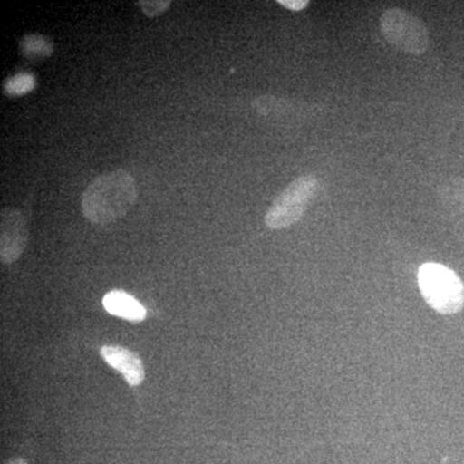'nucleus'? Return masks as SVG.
Segmentation results:
<instances>
[{
  "label": "nucleus",
  "mask_w": 464,
  "mask_h": 464,
  "mask_svg": "<svg viewBox=\"0 0 464 464\" xmlns=\"http://www.w3.org/2000/svg\"><path fill=\"white\" fill-rule=\"evenodd\" d=\"M137 200L136 181L127 170L96 177L82 195L83 216L91 224L106 226L123 218Z\"/></svg>",
  "instance_id": "obj_1"
},
{
  "label": "nucleus",
  "mask_w": 464,
  "mask_h": 464,
  "mask_svg": "<svg viewBox=\"0 0 464 464\" xmlns=\"http://www.w3.org/2000/svg\"><path fill=\"white\" fill-rule=\"evenodd\" d=\"M418 283L427 304L441 315H453L462 310L464 285L450 268L424 264L418 271Z\"/></svg>",
  "instance_id": "obj_2"
},
{
  "label": "nucleus",
  "mask_w": 464,
  "mask_h": 464,
  "mask_svg": "<svg viewBox=\"0 0 464 464\" xmlns=\"http://www.w3.org/2000/svg\"><path fill=\"white\" fill-rule=\"evenodd\" d=\"M319 191V179L313 174L298 177L289 183L273 201L265 215V224L271 230H283L304 217Z\"/></svg>",
  "instance_id": "obj_3"
},
{
  "label": "nucleus",
  "mask_w": 464,
  "mask_h": 464,
  "mask_svg": "<svg viewBox=\"0 0 464 464\" xmlns=\"http://www.w3.org/2000/svg\"><path fill=\"white\" fill-rule=\"evenodd\" d=\"M381 33L387 42L404 53L420 56L430 47V33L420 18L405 9L392 7L383 12Z\"/></svg>",
  "instance_id": "obj_4"
},
{
  "label": "nucleus",
  "mask_w": 464,
  "mask_h": 464,
  "mask_svg": "<svg viewBox=\"0 0 464 464\" xmlns=\"http://www.w3.org/2000/svg\"><path fill=\"white\" fill-rule=\"evenodd\" d=\"M29 228L25 215L16 208H5L0 213V261L12 265L25 252Z\"/></svg>",
  "instance_id": "obj_5"
},
{
  "label": "nucleus",
  "mask_w": 464,
  "mask_h": 464,
  "mask_svg": "<svg viewBox=\"0 0 464 464\" xmlns=\"http://www.w3.org/2000/svg\"><path fill=\"white\" fill-rule=\"evenodd\" d=\"M100 353L111 368L123 375L130 386H140L145 380L141 357L133 351L121 346H103Z\"/></svg>",
  "instance_id": "obj_6"
},
{
  "label": "nucleus",
  "mask_w": 464,
  "mask_h": 464,
  "mask_svg": "<svg viewBox=\"0 0 464 464\" xmlns=\"http://www.w3.org/2000/svg\"><path fill=\"white\" fill-rule=\"evenodd\" d=\"M103 307L111 315L130 320V322H142L146 317V310L139 301L123 290H112L102 299Z\"/></svg>",
  "instance_id": "obj_7"
},
{
  "label": "nucleus",
  "mask_w": 464,
  "mask_h": 464,
  "mask_svg": "<svg viewBox=\"0 0 464 464\" xmlns=\"http://www.w3.org/2000/svg\"><path fill=\"white\" fill-rule=\"evenodd\" d=\"M54 44L48 36L42 34H29L20 42V52L30 61H41L53 53Z\"/></svg>",
  "instance_id": "obj_8"
},
{
  "label": "nucleus",
  "mask_w": 464,
  "mask_h": 464,
  "mask_svg": "<svg viewBox=\"0 0 464 464\" xmlns=\"http://www.w3.org/2000/svg\"><path fill=\"white\" fill-rule=\"evenodd\" d=\"M36 87V79L32 72H17L9 76L5 83V93L12 97L25 96Z\"/></svg>",
  "instance_id": "obj_9"
},
{
  "label": "nucleus",
  "mask_w": 464,
  "mask_h": 464,
  "mask_svg": "<svg viewBox=\"0 0 464 464\" xmlns=\"http://www.w3.org/2000/svg\"><path fill=\"white\" fill-rule=\"evenodd\" d=\"M440 194L444 203L464 209V179H451L447 185L442 186Z\"/></svg>",
  "instance_id": "obj_10"
},
{
  "label": "nucleus",
  "mask_w": 464,
  "mask_h": 464,
  "mask_svg": "<svg viewBox=\"0 0 464 464\" xmlns=\"http://www.w3.org/2000/svg\"><path fill=\"white\" fill-rule=\"evenodd\" d=\"M170 0H141L139 2L140 8L146 17L155 18L161 16L170 7Z\"/></svg>",
  "instance_id": "obj_11"
},
{
  "label": "nucleus",
  "mask_w": 464,
  "mask_h": 464,
  "mask_svg": "<svg viewBox=\"0 0 464 464\" xmlns=\"http://www.w3.org/2000/svg\"><path fill=\"white\" fill-rule=\"evenodd\" d=\"M279 5H282L284 8L290 9V11H302V9L307 8L310 5L308 0H279Z\"/></svg>",
  "instance_id": "obj_12"
},
{
  "label": "nucleus",
  "mask_w": 464,
  "mask_h": 464,
  "mask_svg": "<svg viewBox=\"0 0 464 464\" xmlns=\"http://www.w3.org/2000/svg\"><path fill=\"white\" fill-rule=\"evenodd\" d=\"M5 464H29L24 458H14V459L8 460Z\"/></svg>",
  "instance_id": "obj_13"
}]
</instances>
